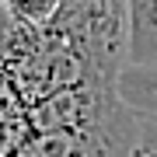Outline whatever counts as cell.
I'll use <instances>...</instances> for the list:
<instances>
[{"mask_svg": "<svg viewBox=\"0 0 157 157\" xmlns=\"http://www.w3.org/2000/svg\"><path fill=\"white\" fill-rule=\"evenodd\" d=\"M119 98L143 115H157V67H126L119 77Z\"/></svg>", "mask_w": 157, "mask_h": 157, "instance_id": "277c9868", "label": "cell"}, {"mask_svg": "<svg viewBox=\"0 0 157 157\" xmlns=\"http://www.w3.org/2000/svg\"><path fill=\"white\" fill-rule=\"evenodd\" d=\"M126 157H157V115H143L140 133H136L133 147L126 150Z\"/></svg>", "mask_w": 157, "mask_h": 157, "instance_id": "8992f818", "label": "cell"}, {"mask_svg": "<svg viewBox=\"0 0 157 157\" xmlns=\"http://www.w3.org/2000/svg\"><path fill=\"white\" fill-rule=\"evenodd\" d=\"M129 67H157V0H126Z\"/></svg>", "mask_w": 157, "mask_h": 157, "instance_id": "3957f363", "label": "cell"}, {"mask_svg": "<svg viewBox=\"0 0 157 157\" xmlns=\"http://www.w3.org/2000/svg\"><path fill=\"white\" fill-rule=\"evenodd\" d=\"M129 67L126 0H63L45 25L0 17V157L32 133L119 101Z\"/></svg>", "mask_w": 157, "mask_h": 157, "instance_id": "6da1fadb", "label": "cell"}, {"mask_svg": "<svg viewBox=\"0 0 157 157\" xmlns=\"http://www.w3.org/2000/svg\"><path fill=\"white\" fill-rule=\"evenodd\" d=\"M0 17H4V0H0Z\"/></svg>", "mask_w": 157, "mask_h": 157, "instance_id": "52a82bcc", "label": "cell"}, {"mask_svg": "<svg viewBox=\"0 0 157 157\" xmlns=\"http://www.w3.org/2000/svg\"><path fill=\"white\" fill-rule=\"evenodd\" d=\"M63 7V0H4V11L25 25H45Z\"/></svg>", "mask_w": 157, "mask_h": 157, "instance_id": "5b68a950", "label": "cell"}, {"mask_svg": "<svg viewBox=\"0 0 157 157\" xmlns=\"http://www.w3.org/2000/svg\"><path fill=\"white\" fill-rule=\"evenodd\" d=\"M143 115L122 98L101 112L67 126H49L32 133L7 157H126L140 133Z\"/></svg>", "mask_w": 157, "mask_h": 157, "instance_id": "7a4b0ae2", "label": "cell"}]
</instances>
